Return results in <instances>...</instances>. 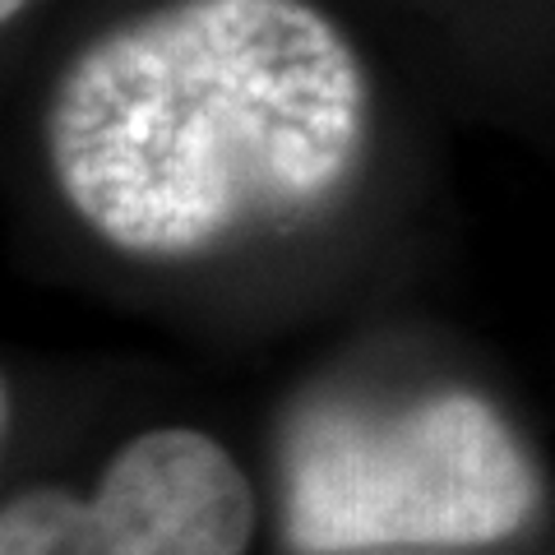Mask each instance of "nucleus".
Instances as JSON below:
<instances>
[{"label":"nucleus","mask_w":555,"mask_h":555,"mask_svg":"<svg viewBox=\"0 0 555 555\" xmlns=\"http://www.w3.org/2000/svg\"><path fill=\"white\" fill-rule=\"evenodd\" d=\"M255 495L204 430L163 426L130 440L102 486L24 491L0 514V555H246Z\"/></svg>","instance_id":"nucleus-3"},{"label":"nucleus","mask_w":555,"mask_h":555,"mask_svg":"<svg viewBox=\"0 0 555 555\" xmlns=\"http://www.w3.org/2000/svg\"><path fill=\"white\" fill-rule=\"evenodd\" d=\"M24 5H28V0H0V20H14Z\"/></svg>","instance_id":"nucleus-4"},{"label":"nucleus","mask_w":555,"mask_h":555,"mask_svg":"<svg viewBox=\"0 0 555 555\" xmlns=\"http://www.w3.org/2000/svg\"><path fill=\"white\" fill-rule=\"evenodd\" d=\"M366 79L306 0H171L61 75L47 158L65 204L130 255H199L347 181Z\"/></svg>","instance_id":"nucleus-1"},{"label":"nucleus","mask_w":555,"mask_h":555,"mask_svg":"<svg viewBox=\"0 0 555 555\" xmlns=\"http://www.w3.org/2000/svg\"><path fill=\"white\" fill-rule=\"evenodd\" d=\"M361 555H416V551H361Z\"/></svg>","instance_id":"nucleus-5"},{"label":"nucleus","mask_w":555,"mask_h":555,"mask_svg":"<svg viewBox=\"0 0 555 555\" xmlns=\"http://www.w3.org/2000/svg\"><path fill=\"white\" fill-rule=\"evenodd\" d=\"M528 449L486 398L320 403L283 444V528L301 555L491 546L532 518Z\"/></svg>","instance_id":"nucleus-2"}]
</instances>
